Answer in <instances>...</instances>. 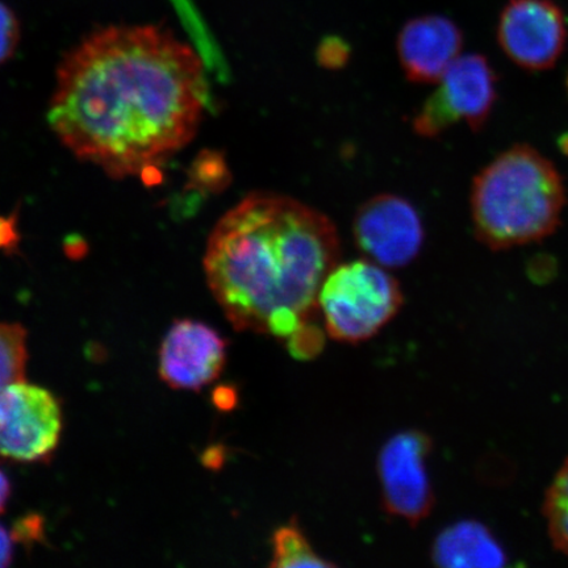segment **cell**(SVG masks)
Returning <instances> with one entry per match:
<instances>
[{
    "mask_svg": "<svg viewBox=\"0 0 568 568\" xmlns=\"http://www.w3.org/2000/svg\"><path fill=\"white\" fill-rule=\"evenodd\" d=\"M432 558L445 567H486L504 565L506 556L483 525L462 521L437 537Z\"/></svg>",
    "mask_w": 568,
    "mask_h": 568,
    "instance_id": "7c38bea8",
    "label": "cell"
},
{
    "mask_svg": "<svg viewBox=\"0 0 568 568\" xmlns=\"http://www.w3.org/2000/svg\"><path fill=\"white\" fill-rule=\"evenodd\" d=\"M566 189L552 162L529 145H515L475 178V234L493 251L538 243L558 230Z\"/></svg>",
    "mask_w": 568,
    "mask_h": 568,
    "instance_id": "3957f363",
    "label": "cell"
},
{
    "mask_svg": "<svg viewBox=\"0 0 568 568\" xmlns=\"http://www.w3.org/2000/svg\"><path fill=\"white\" fill-rule=\"evenodd\" d=\"M542 515L554 548L568 556V458L546 489Z\"/></svg>",
    "mask_w": 568,
    "mask_h": 568,
    "instance_id": "5bb4252c",
    "label": "cell"
},
{
    "mask_svg": "<svg viewBox=\"0 0 568 568\" xmlns=\"http://www.w3.org/2000/svg\"><path fill=\"white\" fill-rule=\"evenodd\" d=\"M27 331L18 324L0 323V393L26 379Z\"/></svg>",
    "mask_w": 568,
    "mask_h": 568,
    "instance_id": "9a60e30c",
    "label": "cell"
},
{
    "mask_svg": "<svg viewBox=\"0 0 568 568\" xmlns=\"http://www.w3.org/2000/svg\"><path fill=\"white\" fill-rule=\"evenodd\" d=\"M560 149H562V151L568 154V136H565L562 139H560Z\"/></svg>",
    "mask_w": 568,
    "mask_h": 568,
    "instance_id": "cb8c5ba5",
    "label": "cell"
},
{
    "mask_svg": "<svg viewBox=\"0 0 568 568\" xmlns=\"http://www.w3.org/2000/svg\"><path fill=\"white\" fill-rule=\"evenodd\" d=\"M13 538L2 525H0V568L9 567L13 558Z\"/></svg>",
    "mask_w": 568,
    "mask_h": 568,
    "instance_id": "44dd1931",
    "label": "cell"
},
{
    "mask_svg": "<svg viewBox=\"0 0 568 568\" xmlns=\"http://www.w3.org/2000/svg\"><path fill=\"white\" fill-rule=\"evenodd\" d=\"M19 42V24L16 16L0 3V63L11 59Z\"/></svg>",
    "mask_w": 568,
    "mask_h": 568,
    "instance_id": "e0dca14e",
    "label": "cell"
},
{
    "mask_svg": "<svg viewBox=\"0 0 568 568\" xmlns=\"http://www.w3.org/2000/svg\"><path fill=\"white\" fill-rule=\"evenodd\" d=\"M339 255L338 233L323 213L288 196L254 193L220 219L203 265L234 329L287 341L312 323Z\"/></svg>",
    "mask_w": 568,
    "mask_h": 568,
    "instance_id": "7a4b0ae2",
    "label": "cell"
},
{
    "mask_svg": "<svg viewBox=\"0 0 568 568\" xmlns=\"http://www.w3.org/2000/svg\"><path fill=\"white\" fill-rule=\"evenodd\" d=\"M347 47L344 41L328 39L318 48V60L326 68H339L347 60Z\"/></svg>",
    "mask_w": 568,
    "mask_h": 568,
    "instance_id": "d6986e66",
    "label": "cell"
},
{
    "mask_svg": "<svg viewBox=\"0 0 568 568\" xmlns=\"http://www.w3.org/2000/svg\"><path fill=\"white\" fill-rule=\"evenodd\" d=\"M567 88H568V77H567Z\"/></svg>",
    "mask_w": 568,
    "mask_h": 568,
    "instance_id": "d4e9b609",
    "label": "cell"
},
{
    "mask_svg": "<svg viewBox=\"0 0 568 568\" xmlns=\"http://www.w3.org/2000/svg\"><path fill=\"white\" fill-rule=\"evenodd\" d=\"M201 57L155 26H113L63 57L49 124L116 180L159 174L195 138L209 101Z\"/></svg>",
    "mask_w": 568,
    "mask_h": 568,
    "instance_id": "6da1fadb",
    "label": "cell"
},
{
    "mask_svg": "<svg viewBox=\"0 0 568 568\" xmlns=\"http://www.w3.org/2000/svg\"><path fill=\"white\" fill-rule=\"evenodd\" d=\"M287 347L296 359L315 358L324 347L323 332L314 323L304 325L287 339Z\"/></svg>",
    "mask_w": 568,
    "mask_h": 568,
    "instance_id": "2e32d148",
    "label": "cell"
},
{
    "mask_svg": "<svg viewBox=\"0 0 568 568\" xmlns=\"http://www.w3.org/2000/svg\"><path fill=\"white\" fill-rule=\"evenodd\" d=\"M432 442L423 432L397 433L382 447L378 473L383 506L390 516L417 525L435 506L428 462Z\"/></svg>",
    "mask_w": 568,
    "mask_h": 568,
    "instance_id": "52a82bcc",
    "label": "cell"
},
{
    "mask_svg": "<svg viewBox=\"0 0 568 568\" xmlns=\"http://www.w3.org/2000/svg\"><path fill=\"white\" fill-rule=\"evenodd\" d=\"M497 41L517 67L549 70L565 52L564 12L551 0H508L497 24Z\"/></svg>",
    "mask_w": 568,
    "mask_h": 568,
    "instance_id": "ba28073f",
    "label": "cell"
},
{
    "mask_svg": "<svg viewBox=\"0 0 568 568\" xmlns=\"http://www.w3.org/2000/svg\"><path fill=\"white\" fill-rule=\"evenodd\" d=\"M11 496V483L6 474L0 470V515L4 513L7 503H9Z\"/></svg>",
    "mask_w": 568,
    "mask_h": 568,
    "instance_id": "603a6c76",
    "label": "cell"
},
{
    "mask_svg": "<svg viewBox=\"0 0 568 568\" xmlns=\"http://www.w3.org/2000/svg\"><path fill=\"white\" fill-rule=\"evenodd\" d=\"M497 98V77L480 54L459 55L414 120L417 134L437 138L464 120L474 132L486 125Z\"/></svg>",
    "mask_w": 568,
    "mask_h": 568,
    "instance_id": "5b68a950",
    "label": "cell"
},
{
    "mask_svg": "<svg viewBox=\"0 0 568 568\" xmlns=\"http://www.w3.org/2000/svg\"><path fill=\"white\" fill-rule=\"evenodd\" d=\"M61 433V406L48 389L24 379L0 393V458L21 464L51 459Z\"/></svg>",
    "mask_w": 568,
    "mask_h": 568,
    "instance_id": "8992f818",
    "label": "cell"
},
{
    "mask_svg": "<svg viewBox=\"0 0 568 568\" xmlns=\"http://www.w3.org/2000/svg\"><path fill=\"white\" fill-rule=\"evenodd\" d=\"M195 180L201 181L202 184H207L210 189L220 187L224 181L226 173L223 160L220 158H203L196 162Z\"/></svg>",
    "mask_w": 568,
    "mask_h": 568,
    "instance_id": "ac0fdd59",
    "label": "cell"
},
{
    "mask_svg": "<svg viewBox=\"0 0 568 568\" xmlns=\"http://www.w3.org/2000/svg\"><path fill=\"white\" fill-rule=\"evenodd\" d=\"M17 245V232L11 220L0 217V247L12 248Z\"/></svg>",
    "mask_w": 568,
    "mask_h": 568,
    "instance_id": "7402d4cb",
    "label": "cell"
},
{
    "mask_svg": "<svg viewBox=\"0 0 568 568\" xmlns=\"http://www.w3.org/2000/svg\"><path fill=\"white\" fill-rule=\"evenodd\" d=\"M464 38L456 23L438 16L416 18L397 39L400 65L409 81L438 83L460 55Z\"/></svg>",
    "mask_w": 568,
    "mask_h": 568,
    "instance_id": "8fae6325",
    "label": "cell"
},
{
    "mask_svg": "<svg viewBox=\"0 0 568 568\" xmlns=\"http://www.w3.org/2000/svg\"><path fill=\"white\" fill-rule=\"evenodd\" d=\"M23 539V541H34L36 538L41 537V520L39 517L26 518L20 521L16 528V538Z\"/></svg>",
    "mask_w": 568,
    "mask_h": 568,
    "instance_id": "ffe728a7",
    "label": "cell"
},
{
    "mask_svg": "<svg viewBox=\"0 0 568 568\" xmlns=\"http://www.w3.org/2000/svg\"><path fill=\"white\" fill-rule=\"evenodd\" d=\"M403 304L399 283L374 261L337 265L318 294L326 331L343 343L372 338Z\"/></svg>",
    "mask_w": 568,
    "mask_h": 568,
    "instance_id": "277c9868",
    "label": "cell"
},
{
    "mask_svg": "<svg viewBox=\"0 0 568 568\" xmlns=\"http://www.w3.org/2000/svg\"><path fill=\"white\" fill-rule=\"evenodd\" d=\"M226 343L207 324L180 320L168 332L160 349L161 379L174 389L199 390L222 374Z\"/></svg>",
    "mask_w": 568,
    "mask_h": 568,
    "instance_id": "30bf717a",
    "label": "cell"
},
{
    "mask_svg": "<svg viewBox=\"0 0 568 568\" xmlns=\"http://www.w3.org/2000/svg\"><path fill=\"white\" fill-rule=\"evenodd\" d=\"M353 232L361 251L387 267L408 265L424 243L423 222L414 205L395 195L375 196L362 205Z\"/></svg>",
    "mask_w": 568,
    "mask_h": 568,
    "instance_id": "9c48e42d",
    "label": "cell"
},
{
    "mask_svg": "<svg viewBox=\"0 0 568 568\" xmlns=\"http://www.w3.org/2000/svg\"><path fill=\"white\" fill-rule=\"evenodd\" d=\"M272 567H333L312 549L307 537L295 520L276 529L273 536V559Z\"/></svg>",
    "mask_w": 568,
    "mask_h": 568,
    "instance_id": "4fadbf2b",
    "label": "cell"
}]
</instances>
